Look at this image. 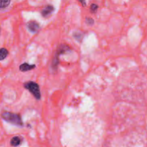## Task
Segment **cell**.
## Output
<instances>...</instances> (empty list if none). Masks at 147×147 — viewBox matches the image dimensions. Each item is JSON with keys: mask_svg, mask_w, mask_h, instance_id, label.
I'll list each match as a JSON object with an SVG mask.
<instances>
[{"mask_svg": "<svg viewBox=\"0 0 147 147\" xmlns=\"http://www.w3.org/2000/svg\"><path fill=\"white\" fill-rule=\"evenodd\" d=\"M79 1L82 3V4H83V6L86 5V0H79Z\"/></svg>", "mask_w": 147, "mask_h": 147, "instance_id": "cell-10", "label": "cell"}, {"mask_svg": "<svg viewBox=\"0 0 147 147\" xmlns=\"http://www.w3.org/2000/svg\"><path fill=\"white\" fill-rule=\"evenodd\" d=\"M7 54H8V51H7V49H5V48H2L1 49V51H0L1 60H3V59H5V58L7 57Z\"/></svg>", "mask_w": 147, "mask_h": 147, "instance_id": "cell-7", "label": "cell"}, {"mask_svg": "<svg viewBox=\"0 0 147 147\" xmlns=\"http://www.w3.org/2000/svg\"><path fill=\"white\" fill-rule=\"evenodd\" d=\"M27 25H28V28L30 29L32 32H34V33L37 31V30L39 29V24H37L36 22H34V21L30 22Z\"/></svg>", "mask_w": 147, "mask_h": 147, "instance_id": "cell-3", "label": "cell"}, {"mask_svg": "<svg viewBox=\"0 0 147 147\" xmlns=\"http://www.w3.org/2000/svg\"><path fill=\"white\" fill-rule=\"evenodd\" d=\"M24 86L33 94L37 99H40V92L39 86L33 82H29L24 84Z\"/></svg>", "mask_w": 147, "mask_h": 147, "instance_id": "cell-2", "label": "cell"}, {"mask_svg": "<svg viewBox=\"0 0 147 147\" xmlns=\"http://www.w3.org/2000/svg\"><path fill=\"white\" fill-rule=\"evenodd\" d=\"M21 143V139H20V137L15 136L14 138H11V145L13 146H19Z\"/></svg>", "mask_w": 147, "mask_h": 147, "instance_id": "cell-6", "label": "cell"}, {"mask_svg": "<svg viewBox=\"0 0 147 147\" xmlns=\"http://www.w3.org/2000/svg\"><path fill=\"white\" fill-rule=\"evenodd\" d=\"M90 9H91L92 11H93V12L96 11V9H98V6L96 5V4H92L91 7H90Z\"/></svg>", "mask_w": 147, "mask_h": 147, "instance_id": "cell-9", "label": "cell"}, {"mask_svg": "<svg viewBox=\"0 0 147 147\" xmlns=\"http://www.w3.org/2000/svg\"><path fill=\"white\" fill-rule=\"evenodd\" d=\"M53 10H54L53 7H52V6H47V7H46L45 8L42 10V14L43 16L45 17V16H47L48 14H50V13L53 11Z\"/></svg>", "mask_w": 147, "mask_h": 147, "instance_id": "cell-5", "label": "cell"}, {"mask_svg": "<svg viewBox=\"0 0 147 147\" xmlns=\"http://www.w3.org/2000/svg\"><path fill=\"white\" fill-rule=\"evenodd\" d=\"M34 67H35L34 65H30L28 64V63H24V64L20 66V70L22 71H26L34 69Z\"/></svg>", "mask_w": 147, "mask_h": 147, "instance_id": "cell-4", "label": "cell"}, {"mask_svg": "<svg viewBox=\"0 0 147 147\" xmlns=\"http://www.w3.org/2000/svg\"><path fill=\"white\" fill-rule=\"evenodd\" d=\"M11 0H1V8L4 9L9 4Z\"/></svg>", "mask_w": 147, "mask_h": 147, "instance_id": "cell-8", "label": "cell"}, {"mask_svg": "<svg viewBox=\"0 0 147 147\" xmlns=\"http://www.w3.org/2000/svg\"><path fill=\"white\" fill-rule=\"evenodd\" d=\"M2 117L5 120L9 121L11 123L16 124V125H22L21 120H20V116L18 115L13 113H9V112H4L2 114Z\"/></svg>", "mask_w": 147, "mask_h": 147, "instance_id": "cell-1", "label": "cell"}]
</instances>
